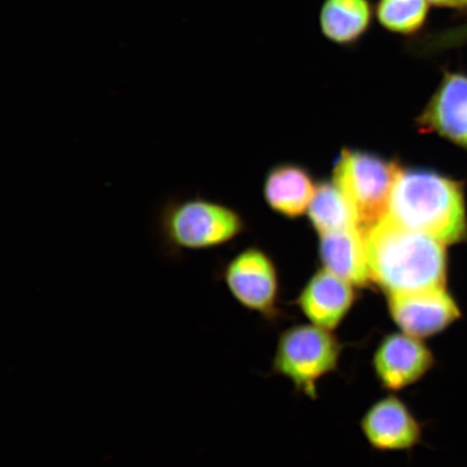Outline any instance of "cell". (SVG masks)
<instances>
[{
    "instance_id": "cell-1",
    "label": "cell",
    "mask_w": 467,
    "mask_h": 467,
    "mask_svg": "<svg viewBox=\"0 0 467 467\" xmlns=\"http://www.w3.org/2000/svg\"><path fill=\"white\" fill-rule=\"evenodd\" d=\"M365 234L371 283L385 296L447 287V244L387 217Z\"/></svg>"
},
{
    "instance_id": "cell-2",
    "label": "cell",
    "mask_w": 467,
    "mask_h": 467,
    "mask_svg": "<svg viewBox=\"0 0 467 467\" xmlns=\"http://www.w3.org/2000/svg\"><path fill=\"white\" fill-rule=\"evenodd\" d=\"M387 218L442 244L467 239L462 183L426 168H400L390 195Z\"/></svg>"
},
{
    "instance_id": "cell-3",
    "label": "cell",
    "mask_w": 467,
    "mask_h": 467,
    "mask_svg": "<svg viewBox=\"0 0 467 467\" xmlns=\"http://www.w3.org/2000/svg\"><path fill=\"white\" fill-rule=\"evenodd\" d=\"M246 231V221L235 208L200 192L167 198L156 215L161 251L167 259L174 261L188 253L224 247Z\"/></svg>"
},
{
    "instance_id": "cell-4",
    "label": "cell",
    "mask_w": 467,
    "mask_h": 467,
    "mask_svg": "<svg viewBox=\"0 0 467 467\" xmlns=\"http://www.w3.org/2000/svg\"><path fill=\"white\" fill-rule=\"evenodd\" d=\"M343 349L335 331L311 323L294 325L278 337L272 370L287 379L296 392L317 400L318 382L337 370Z\"/></svg>"
},
{
    "instance_id": "cell-5",
    "label": "cell",
    "mask_w": 467,
    "mask_h": 467,
    "mask_svg": "<svg viewBox=\"0 0 467 467\" xmlns=\"http://www.w3.org/2000/svg\"><path fill=\"white\" fill-rule=\"evenodd\" d=\"M400 168L399 162L371 151L344 149L338 155L332 180L352 202L361 229H369L387 217Z\"/></svg>"
},
{
    "instance_id": "cell-6",
    "label": "cell",
    "mask_w": 467,
    "mask_h": 467,
    "mask_svg": "<svg viewBox=\"0 0 467 467\" xmlns=\"http://www.w3.org/2000/svg\"><path fill=\"white\" fill-rule=\"evenodd\" d=\"M215 276L246 311L267 320L278 318L279 276L265 251L255 246L239 251L218 268Z\"/></svg>"
},
{
    "instance_id": "cell-7",
    "label": "cell",
    "mask_w": 467,
    "mask_h": 467,
    "mask_svg": "<svg viewBox=\"0 0 467 467\" xmlns=\"http://www.w3.org/2000/svg\"><path fill=\"white\" fill-rule=\"evenodd\" d=\"M389 318L400 331L421 338L433 337L462 317L447 287L387 296Z\"/></svg>"
},
{
    "instance_id": "cell-8",
    "label": "cell",
    "mask_w": 467,
    "mask_h": 467,
    "mask_svg": "<svg viewBox=\"0 0 467 467\" xmlns=\"http://www.w3.org/2000/svg\"><path fill=\"white\" fill-rule=\"evenodd\" d=\"M371 364L381 388L396 393L421 381L435 367L436 358L424 340L400 330L382 337Z\"/></svg>"
},
{
    "instance_id": "cell-9",
    "label": "cell",
    "mask_w": 467,
    "mask_h": 467,
    "mask_svg": "<svg viewBox=\"0 0 467 467\" xmlns=\"http://www.w3.org/2000/svg\"><path fill=\"white\" fill-rule=\"evenodd\" d=\"M365 440L377 451H409L422 441L421 422L395 394L379 400L360 420Z\"/></svg>"
},
{
    "instance_id": "cell-10",
    "label": "cell",
    "mask_w": 467,
    "mask_h": 467,
    "mask_svg": "<svg viewBox=\"0 0 467 467\" xmlns=\"http://www.w3.org/2000/svg\"><path fill=\"white\" fill-rule=\"evenodd\" d=\"M423 133H434L467 151V75L443 74L433 96L417 119Z\"/></svg>"
},
{
    "instance_id": "cell-11",
    "label": "cell",
    "mask_w": 467,
    "mask_h": 467,
    "mask_svg": "<svg viewBox=\"0 0 467 467\" xmlns=\"http://www.w3.org/2000/svg\"><path fill=\"white\" fill-rule=\"evenodd\" d=\"M358 289L348 280L321 268L307 280L296 305L309 323L336 331L358 302Z\"/></svg>"
},
{
    "instance_id": "cell-12",
    "label": "cell",
    "mask_w": 467,
    "mask_h": 467,
    "mask_svg": "<svg viewBox=\"0 0 467 467\" xmlns=\"http://www.w3.org/2000/svg\"><path fill=\"white\" fill-rule=\"evenodd\" d=\"M318 254L323 268L355 287L363 289L372 285L366 234L361 227L321 234Z\"/></svg>"
},
{
    "instance_id": "cell-13",
    "label": "cell",
    "mask_w": 467,
    "mask_h": 467,
    "mask_svg": "<svg viewBox=\"0 0 467 467\" xmlns=\"http://www.w3.org/2000/svg\"><path fill=\"white\" fill-rule=\"evenodd\" d=\"M317 184L305 167L279 163L266 174L263 196L273 212L287 219L307 213Z\"/></svg>"
},
{
    "instance_id": "cell-14",
    "label": "cell",
    "mask_w": 467,
    "mask_h": 467,
    "mask_svg": "<svg viewBox=\"0 0 467 467\" xmlns=\"http://www.w3.org/2000/svg\"><path fill=\"white\" fill-rule=\"evenodd\" d=\"M375 8L370 0H324L319 28L331 44L354 48L370 31Z\"/></svg>"
},
{
    "instance_id": "cell-15",
    "label": "cell",
    "mask_w": 467,
    "mask_h": 467,
    "mask_svg": "<svg viewBox=\"0 0 467 467\" xmlns=\"http://www.w3.org/2000/svg\"><path fill=\"white\" fill-rule=\"evenodd\" d=\"M307 215L318 235L361 227L352 202L334 180L317 184Z\"/></svg>"
},
{
    "instance_id": "cell-16",
    "label": "cell",
    "mask_w": 467,
    "mask_h": 467,
    "mask_svg": "<svg viewBox=\"0 0 467 467\" xmlns=\"http://www.w3.org/2000/svg\"><path fill=\"white\" fill-rule=\"evenodd\" d=\"M429 0H378L375 16L385 31L417 37L428 22Z\"/></svg>"
},
{
    "instance_id": "cell-17",
    "label": "cell",
    "mask_w": 467,
    "mask_h": 467,
    "mask_svg": "<svg viewBox=\"0 0 467 467\" xmlns=\"http://www.w3.org/2000/svg\"><path fill=\"white\" fill-rule=\"evenodd\" d=\"M465 39H467V26L448 29V31L408 40L407 51L413 55L433 54L438 50L462 43Z\"/></svg>"
},
{
    "instance_id": "cell-18",
    "label": "cell",
    "mask_w": 467,
    "mask_h": 467,
    "mask_svg": "<svg viewBox=\"0 0 467 467\" xmlns=\"http://www.w3.org/2000/svg\"><path fill=\"white\" fill-rule=\"evenodd\" d=\"M429 3L436 7L464 9L467 8V0H429Z\"/></svg>"
}]
</instances>
